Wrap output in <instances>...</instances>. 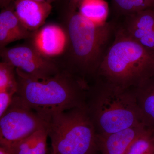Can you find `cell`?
Returning <instances> with one entry per match:
<instances>
[{"label": "cell", "mask_w": 154, "mask_h": 154, "mask_svg": "<svg viewBox=\"0 0 154 154\" xmlns=\"http://www.w3.org/2000/svg\"><path fill=\"white\" fill-rule=\"evenodd\" d=\"M14 97L45 119L56 112L85 106L90 86L87 80L63 67L51 76L39 79L16 69Z\"/></svg>", "instance_id": "6da1fadb"}, {"label": "cell", "mask_w": 154, "mask_h": 154, "mask_svg": "<svg viewBox=\"0 0 154 154\" xmlns=\"http://www.w3.org/2000/svg\"><path fill=\"white\" fill-rule=\"evenodd\" d=\"M85 107L98 136L142 123L134 89L120 88L99 78L90 86Z\"/></svg>", "instance_id": "7a4b0ae2"}, {"label": "cell", "mask_w": 154, "mask_h": 154, "mask_svg": "<svg viewBox=\"0 0 154 154\" xmlns=\"http://www.w3.org/2000/svg\"><path fill=\"white\" fill-rule=\"evenodd\" d=\"M154 77V50L137 43L122 30L104 55L96 78L134 89Z\"/></svg>", "instance_id": "3957f363"}, {"label": "cell", "mask_w": 154, "mask_h": 154, "mask_svg": "<svg viewBox=\"0 0 154 154\" xmlns=\"http://www.w3.org/2000/svg\"><path fill=\"white\" fill-rule=\"evenodd\" d=\"M65 27L69 45L63 67L86 80L88 77L95 79L110 37V25L95 24L76 11L69 12Z\"/></svg>", "instance_id": "277c9868"}, {"label": "cell", "mask_w": 154, "mask_h": 154, "mask_svg": "<svg viewBox=\"0 0 154 154\" xmlns=\"http://www.w3.org/2000/svg\"><path fill=\"white\" fill-rule=\"evenodd\" d=\"M51 154H94L98 150L96 130L85 106L56 112L47 119Z\"/></svg>", "instance_id": "5b68a950"}, {"label": "cell", "mask_w": 154, "mask_h": 154, "mask_svg": "<svg viewBox=\"0 0 154 154\" xmlns=\"http://www.w3.org/2000/svg\"><path fill=\"white\" fill-rule=\"evenodd\" d=\"M46 126L45 118L14 96L11 105L0 117L1 146L8 147Z\"/></svg>", "instance_id": "8992f818"}, {"label": "cell", "mask_w": 154, "mask_h": 154, "mask_svg": "<svg viewBox=\"0 0 154 154\" xmlns=\"http://www.w3.org/2000/svg\"><path fill=\"white\" fill-rule=\"evenodd\" d=\"M0 49L2 60L39 79L54 75L63 68L56 61L42 55L30 44Z\"/></svg>", "instance_id": "52a82bcc"}, {"label": "cell", "mask_w": 154, "mask_h": 154, "mask_svg": "<svg viewBox=\"0 0 154 154\" xmlns=\"http://www.w3.org/2000/svg\"><path fill=\"white\" fill-rule=\"evenodd\" d=\"M30 39V44L42 55L54 60L64 55L69 47L66 28L57 24L43 25L33 33Z\"/></svg>", "instance_id": "ba28073f"}, {"label": "cell", "mask_w": 154, "mask_h": 154, "mask_svg": "<svg viewBox=\"0 0 154 154\" xmlns=\"http://www.w3.org/2000/svg\"><path fill=\"white\" fill-rule=\"evenodd\" d=\"M123 31L141 45L154 50V8L127 16Z\"/></svg>", "instance_id": "9c48e42d"}, {"label": "cell", "mask_w": 154, "mask_h": 154, "mask_svg": "<svg viewBox=\"0 0 154 154\" xmlns=\"http://www.w3.org/2000/svg\"><path fill=\"white\" fill-rule=\"evenodd\" d=\"M146 128L141 123L106 135H97L98 150L102 154H125Z\"/></svg>", "instance_id": "30bf717a"}, {"label": "cell", "mask_w": 154, "mask_h": 154, "mask_svg": "<svg viewBox=\"0 0 154 154\" xmlns=\"http://www.w3.org/2000/svg\"><path fill=\"white\" fill-rule=\"evenodd\" d=\"M14 8L19 20L32 32L44 25L52 10L51 3L34 0H16Z\"/></svg>", "instance_id": "8fae6325"}, {"label": "cell", "mask_w": 154, "mask_h": 154, "mask_svg": "<svg viewBox=\"0 0 154 154\" xmlns=\"http://www.w3.org/2000/svg\"><path fill=\"white\" fill-rule=\"evenodd\" d=\"M34 32L28 30L17 17L14 7L3 9L0 13V49L14 42L29 39Z\"/></svg>", "instance_id": "7c38bea8"}, {"label": "cell", "mask_w": 154, "mask_h": 154, "mask_svg": "<svg viewBox=\"0 0 154 154\" xmlns=\"http://www.w3.org/2000/svg\"><path fill=\"white\" fill-rule=\"evenodd\" d=\"M134 91L142 123L154 129V77Z\"/></svg>", "instance_id": "4fadbf2b"}, {"label": "cell", "mask_w": 154, "mask_h": 154, "mask_svg": "<svg viewBox=\"0 0 154 154\" xmlns=\"http://www.w3.org/2000/svg\"><path fill=\"white\" fill-rule=\"evenodd\" d=\"M48 137L47 129L43 128L6 148L11 154H46Z\"/></svg>", "instance_id": "5bb4252c"}, {"label": "cell", "mask_w": 154, "mask_h": 154, "mask_svg": "<svg viewBox=\"0 0 154 154\" xmlns=\"http://www.w3.org/2000/svg\"><path fill=\"white\" fill-rule=\"evenodd\" d=\"M78 9L83 17L96 24L105 23L109 12L105 0H83Z\"/></svg>", "instance_id": "9a60e30c"}, {"label": "cell", "mask_w": 154, "mask_h": 154, "mask_svg": "<svg viewBox=\"0 0 154 154\" xmlns=\"http://www.w3.org/2000/svg\"><path fill=\"white\" fill-rule=\"evenodd\" d=\"M125 154H154V129L146 128Z\"/></svg>", "instance_id": "2e32d148"}, {"label": "cell", "mask_w": 154, "mask_h": 154, "mask_svg": "<svg viewBox=\"0 0 154 154\" xmlns=\"http://www.w3.org/2000/svg\"><path fill=\"white\" fill-rule=\"evenodd\" d=\"M17 90L16 68L8 63L2 60L0 63V91L17 93Z\"/></svg>", "instance_id": "e0dca14e"}, {"label": "cell", "mask_w": 154, "mask_h": 154, "mask_svg": "<svg viewBox=\"0 0 154 154\" xmlns=\"http://www.w3.org/2000/svg\"><path fill=\"white\" fill-rule=\"evenodd\" d=\"M116 8L122 14L129 16L148 8L144 0H112Z\"/></svg>", "instance_id": "ac0fdd59"}, {"label": "cell", "mask_w": 154, "mask_h": 154, "mask_svg": "<svg viewBox=\"0 0 154 154\" xmlns=\"http://www.w3.org/2000/svg\"><path fill=\"white\" fill-rule=\"evenodd\" d=\"M16 94V92L12 91H0V117L11 105L13 97Z\"/></svg>", "instance_id": "d6986e66"}, {"label": "cell", "mask_w": 154, "mask_h": 154, "mask_svg": "<svg viewBox=\"0 0 154 154\" xmlns=\"http://www.w3.org/2000/svg\"><path fill=\"white\" fill-rule=\"evenodd\" d=\"M69 12H74L77 11L80 3L83 0H68Z\"/></svg>", "instance_id": "ffe728a7"}, {"label": "cell", "mask_w": 154, "mask_h": 154, "mask_svg": "<svg viewBox=\"0 0 154 154\" xmlns=\"http://www.w3.org/2000/svg\"><path fill=\"white\" fill-rule=\"evenodd\" d=\"M13 0H0V7L4 9L8 8L11 5Z\"/></svg>", "instance_id": "44dd1931"}, {"label": "cell", "mask_w": 154, "mask_h": 154, "mask_svg": "<svg viewBox=\"0 0 154 154\" xmlns=\"http://www.w3.org/2000/svg\"><path fill=\"white\" fill-rule=\"evenodd\" d=\"M144 1L148 8H154V0H144Z\"/></svg>", "instance_id": "7402d4cb"}, {"label": "cell", "mask_w": 154, "mask_h": 154, "mask_svg": "<svg viewBox=\"0 0 154 154\" xmlns=\"http://www.w3.org/2000/svg\"><path fill=\"white\" fill-rule=\"evenodd\" d=\"M0 154H11L9 150L5 147L1 146L0 147Z\"/></svg>", "instance_id": "603a6c76"}, {"label": "cell", "mask_w": 154, "mask_h": 154, "mask_svg": "<svg viewBox=\"0 0 154 154\" xmlns=\"http://www.w3.org/2000/svg\"><path fill=\"white\" fill-rule=\"evenodd\" d=\"M34 1H37V2H48L51 3L52 1L54 0H34Z\"/></svg>", "instance_id": "cb8c5ba5"}, {"label": "cell", "mask_w": 154, "mask_h": 154, "mask_svg": "<svg viewBox=\"0 0 154 154\" xmlns=\"http://www.w3.org/2000/svg\"></svg>", "instance_id": "d4e9b609"}]
</instances>
